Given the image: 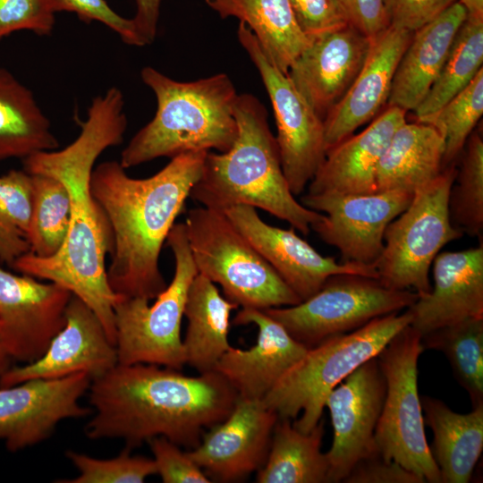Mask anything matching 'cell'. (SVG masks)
<instances>
[{
	"label": "cell",
	"mask_w": 483,
	"mask_h": 483,
	"mask_svg": "<svg viewBox=\"0 0 483 483\" xmlns=\"http://www.w3.org/2000/svg\"><path fill=\"white\" fill-rule=\"evenodd\" d=\"M122 91L112 87L96 97L80 123L78 137L65 148L34 153L23 158L30 174H47L61 181L71 202L70 225L60 250L48 258L28 252L12 267L37 279L55 283L83 301L98 317L115 344L114 306L123 297L111 289L106 257L114 245L109 222L90 189L97 157L121 144L127 128Z\"/></svg>",
	"instance_id": "6da1fadb"
},
{
	"label": "cell",
	"mask_w": 483,
	"mask_h": 483,
	"mask_svg": "<svg viewBox=\"0 0 483 483\" xmlns=\"http://www.w3.org/2000/svg\"><path fill=\"white\" fill-rule=\"evenodd\" d=\"M90 439H122L127 449L156 436L193 449L206 428L230 414L238 394L216 370L189 377L154 364H117L91 380Z\"/></svg>",
	"instance_id": "7a4b0ae2"
},
{
	"label": "cell",
	"mask_w": 483,
	"mask_h": 483,
	"mask_svg": "<svg viewBox=\"0 0 483 483\" xmlns=\"http://www.w3.org/2000/svg\"><path fill=\"white\" fill-rule=\"evenodd\" d=\"M208 152L174 157L157 174L141 179L128 175L117 161L93 168L90 189L113 233L106 273L114 293L150 301L166 287L160 252L200 176Z\"/></svg>",
	"instance_id": "3957f363"
},
{
	"label": "cell",
	"mask_w": 483,
	"mask_h": 483,
	"mask_svg": "<svg viewBox=\"0 0 483 483\" xmlns=\"http://www.w3.org/2000/svg\"><path fill=\"white\" fill-rule=\"evenodd\" d=\"M233 113L238 125L233 145L225 152L207 153L189 198L220 212L237 205L260 208L309 234L323 214L292 193L266 107L251 94H238Z\"/></svg>",
	"instance_id": "277c9868"
},
{
	"label": "cell",
	"mask_w": 483,
	"mask_h": 483,
	"mask_svg": "<svg viewBox=\"0 0 483 483\" xmlns=\"http://www.w3.org/2000/svg\"><path fill=\"white\" fill-rule=\"evenodd\" d=\"M140 78L154 92L157 106L152 120L122 151L123 167L193 151L225 152L233 145L238 135L233 113L238 94L227 74L178 81L147 66Z\"/></svg>",
	"instance_id": "5b68a950"
},
{
	"label": "cell",
	"mask_w": 483,
	"mask_h": 483,
	"mask_svg": "<svg viewBox=\"0 0 483 483\" xmlns=\"http://www.w3.org/2000/svg\"><path fill=\"white\" fill-rule=\"evenodd\" d=\"M411 320L406 309L309 348L263 398L264 404L280 419H293L301 413L292 424L302 432L310 431L321 419L330 392L361 364L377 357Z\"/></svg>",
	"instance_id": "8992f818"
},
{
	"label": "cell",
	"mask_w": 483,
	"mask_h": 483,
	"mask_svg": "<svg viewBox=\"0 0 483 483\" xmlns=\"http://www.w3.org/2000/svg\"><path fill=\"white\" fill-rule=\"evenodd\" d=\"M198 273L242 309L264 310L301 301L224 212L199 206L184 223Z\"/></svg>",
	"instance_id": "52a82bcc"
},
{
	"label": "cell",
	"mask_w": 483,
	"mask_h": 483,
	"mask_svg": "<svg viewBox=\"0 0 483 483\" xmlns=\"http://www.w3.org/2000/svg\"><path fill=\"white\" fill-rule=\"evenodd\" d=\"M166 243L174 258L171 283L153 304L122 297L114 306L118 364H154L180 370L185 365L181 324L190 285L198 274L184 223L174 224Z\"/></svg>",
	"instance_id": "ba28073f"
},
{
	"label": "cell",
	"mask_w": 483,
	"mask_h": 483,
	"mask_svg": "<svg viewBox=\"0 0 483 483\" xmlns=\"http://www.w3.org/2000/svg\"><path fill=\"white\" fill-rule=\"evenodd\" d=\"M421 335L411 325L398 332L377 354L386 395L375 430L377 453L415 473L425 482L441 483L428 445L420 397L418 360Z\"/></svg>",
	"instance_id": "9c48e42d"
},
{
	"label": "cell",
	"mask_w": 483,
	"mask_h": 483,
	"mask_svg": "<svg viewBox=\"0 0 483 483\" xmlns=\"http://www.w3.org/2000/svg\"><path fill=\"white\" fill-rule=\"evenodd\" d=\"M456 168L444 167L430 182L418 189L409 206L384 233L383 250L374 263L378 280L396 290H431L430 267L440 250L463 234L455 229L448 210L449 191Z\"/></svg>",
	"instance_id": "30bf717a"
},
{
	"label": "cell",
	"mask_w": 483,
	"mask_h": 483,
	"mask_svg": "<svg viewBox=\"0 0 483 483\" xmlns=\"http://www.w3.org/2000/svg\"><path fill=\"white\" fill-rule=\"evenodd\" d=\"M418 298L415 292L389 288L376 278L343 274L328 277L317 292L296 305L263 311L309 349L376 318L408 309Z\"/></svg>",
	"instance_id": "8fae6325"
},
{
	"label": "cell",
	"mask_w": 483,
	"mask_h": 483,
	"mask_svg": "<svg viewBox=\"0 0 483 483\" xmlns=\"http://www.w3.org/2000/svg\"><path fill=\"white\" fill-rule=\"evenodd\" d=\"M237 36L258 71L271 100L283 172L292 193L300 195L326 157L324 121L296 89L289 76L266 55L243 22L239 24Z\"/></svg>",
	"instance_id": "7c38bea8"
},
{
	"label": "cell",
	"mask_w": 483,
	"mask_h": 483,
	"mask_svg": "<svg viewBox=\"0 0 483 483\" xmlns=\"http://www.w3.org/2000/svg\"><path fill=\"white\" fill-rule=\"evenodd\" d=\"M413 193L402 191L366 194H309L301 204L322 213L311 229L336 247L341 262L374 264L384 247L386 226L410 204Z\"/></svg>",
	"instance_id": "4fadbf2b"
},
{
	"label": "cell",
	"mask_w": 483,
	"mask_h": 483,
	"mask_svg": "<svg viewBox=\"0 0 483 483\" xmlns=\"http://www.w3.org/2000/svg\"><path fill=\"white\" fill-rule=\"evenodd\" d=\"M91 380L78 372L0 386V441L17 452L46 440L64 419L91 415L92 409L80 403Z\"/></svg>",
	"instance_id": "5bb4252c"
},
{
	"label": "cell",
	"mask_w": 483,
	"mask_h": 483,
	"mask_svg": "<svg viewBox=\"0 0 483 483\" xmlns=\"http://www.w3.org/2000/svg\"><path fill=\"white\" fill-rule=\"evenodd\" d=\"M224 213L301 301L317 292L335 275L378 279L374 264L337 262L334 257L323 256L293 227L283 229L264 222L255 208L237 205Z\"/></svg>",
	"instance_id": "9a60e30c"
},
{
	"label": "cell",
	"mask_w": 483,
	"mask_h": 483,
	"mask_svg": "<svg viewBox=\"0 0 483 483\" xmlns=\"http://www.w3.org/2000/svg\"><path fill=\"white\" fill-rule=\"evenodd\" d=\"M386 395V381L377 357L371 358L336 386L325 407L331 416L334 438L326 453L328 482H343L361 459L377 453L375 430Z\"/></svg>",
	"instance_id": "2e32d148"
},
{
	"label": "cell",
	"mask_w": 483,
	"mask_h": 483,
	"mask_svg": "<svg viewBox=\"0 0 483 483\" xmlns=\"http://www.w3.org/2000/svg\"><path fill=\"white\" fill-rule=\"evenodd\" d=\"M72 293L52 282L0 267V336L11 359L40 358L65 325Z\"/></svg>",
	"instance_id": "e0dca14e"
},
{
	"label": "cell",
	"mask_w": 483,
	"mask_h": 483,
	"mask_svg": "<svg viewBox=\"0 0 483 483\" xmlns=\"http://www.w3.org/2000/svg\"><path fill=\"white\" fill-rule=\"evenodd\" d=\"M277 419L262 400L238 397L227 418L209 428L187 453L210 479H243L264 465Z\"/></svg>",
	"instance_id": "ac0fdd59"
},
{
	"label": "cell",
	"mask_w": 483,
	"mask_h": 483,
	"mask_svg": "<svg viewBox=\"0 0 483 483\" xmlns=\"http://www.w3.org/2000/svg\"><path fill=\"white\" fill-rule=\"evenodd\" d=\"M117 364L115 344L100 319L72 294L65 311V325L43 355L22 366L10 367L0 377V386L35 378H59L78 372H85L94 379Z\"/></svg>",
	"instance_id": "d6986e66"
},
{
	"label": "cell",
	"mask_w": 483,
	"mask_h": 483,
	"mask_svg": "<svg viewBox=\"0 0 483 483\" xmlns=\"http://www.w3.org/2000/svg\"><path fill=\"white\" fill-rule=\"evenodd\" d=\"M371 38L352 23L309 39L287 75L324 121L362 68Z\"/></svg>",
	"instance_id": "ffe728a7"
},
{
	"label": "cell",
	"mask_w": 483,
	"mask_h": 483,
	"mask_svg": "<svg viewBox=\"0 0 483 483\" xmlns=\"http://www.w3.org/2000/svg\"><path fill=\"white\" fill-rule=\"evenodd\" d=\"M233 323L256 325L258 330L257 342L246 350L231 346L214 370L229 382L239 398L263 400L308 348L263 310L242 309Z\"/></svg>",
	"instance_id": "44dd1931"
},
{
	"label": "cell",
	"mask_w": 483,
	"mask_h": 483,
	"mask_svg": "<svg viewBox=\"0 0 483 483\" xmlns=\"http://www.w3.org/2000/svg\"><path fill=\"white\" fill-rule=\"evenodd\" d=\"M412 33L389 25L371 39L359 74L324 118L326 150L373 119L388 101L396 67Z\"/></svg>",
	"instance_id": "7402d4cb"
},
{
	"label": "cell",
	"mask_w": 483,
	"mask_h": 483,
	"mask_svg": "<svg viewBox=\"0 0 483 483\" xmlns=\"http://www.w3.org/2000/svg\"><path fill=\"white\" fill-rule=\"evenodd\" d=\"M434 284L407 309L420 335L469 318H483V243L440 252L433 263Z\"/></svg>",
	"instance_id": "603a6c76"
},
{
	"label": "cell",
	"mask_w": 483,
	"mask_h": 483,
	"mask_svg": "<svg viewBox=\"0 0 483 483\" xmlns=\"http://www.w3.org/2000/svg\"><path fill=\"white\" fill-rule=\"evenodd\" d=\"M405 116L403 109L388 106L361 132L329 148L309 183L308 193L376 192L378 161L394 131L406 122Z\"/></svg>",
	"instance_id": "cb8c5ba5"
},
{
	"label": "cell",
	"mask_w": 483,
	"mask_h": 483,
	"mask_svg": "<svg viewBox=\"0 0 483 483\" xmlns=\"http://www.w3.org/2000/svg\"><path fill=\"white\" fill-rule=\"evenodd\" d=\"M466 18L465 8L456 2L412 33L394 72L388 106L406 112L417 108L436 80Z\"/></svg>",
	"instance_id": "d4e9b609"
},
{
	"label": "cell",
	"mask_w": 483,
	"mask_h": 483,
	"mask_svg": "<svg viewBox=\"0 0 483 483\" xmlns=\"http://www.w3.org/2000/svg\"><path fill=\"white\" fill-rule=\"evenodd\" d=\"M445 140L433 126L402 123L393 134L377 167V191H415L444 169Z\"/></svg>",
	"instance_id": "484cf974"
},
{
	"label": "cell",
	"mask_w": 483,
	"mask_h": 483,
	"mask_svg": "<svg viewBox=\"0 0 483 483\" xmlns=\"http://www.w3.org/2000/svg\"><path fill=\"white\" fill-rule=\"evenodd\" d=\"M420 402L424 423L433 432L430 451L441 482H469L483 448V404L462 414L430 396L420 397Z\"/></svg>",
	"instance_id": "4316f807"
},
{
	"label": "cell",
	"mask_w": 483,
	"mask_h": 483,
	"mask_svg": "<svg viewBox=\"0 0 483 483\" xmlns=\"http://www.w3.org/2000/svg\"><path fill=\"white\" fill-rule=\"evenodd\" d=\"M238 306L222 296L213 282L200 274L188 290L183 316L188 320L182 341L185 364L199 373L214 370L230 349V316Z\"/></svg>",
	"instance_id": "83f0119b"
},
{
	"label": "cell",
	"mask_w": 483,
	"mask_h": 483,
	"mask_svg": "<svg viewBox=\"0 0 483 483\" xmlns=\"http://www.w3.org/2000/svg\"><path fill=\"white\" fill-rule=\"evenodd\" d=\"M222 18L246 24L266 55L285 74L309 39L295 19L289 0H206Z\"/></svg>",
	"instance_id": "f1b7e54d"
},
{
	"label": "cell",
	"mask_w": 483,
	"mask_h": 483,
	"mask_svg": "<svg viewBox=\"0 0 483 483\" xmlns=\"http://www.w3.org/2000/svg\"><path fill=\"white\" fill-rule=\"evenodd\" d=\"M57 148L50 122L31 90L0 68V161Z\"/></svg>",
	"instance_id": "f546056e"
},
{
	"label": "cell",
	"mask_w": 483,
	"mask_h": 483,
	"mask_svg": "<svg viewBox=\"0 0 483 483\" xmlns=\"http://www.w3.org/2000/svg\"><path fill=\"white\" fill-rule=\"evenodd\" d=\"M290 419L278 418L269 452L258 470V483L328 482V461L321 452L324 420L309 432L297 429Z\"/></svg>",
	"instance_id": "4dcf8cb0"
},
{
	"label": "cell",
	"mask_w": 483,
	"mask_h": 483,
	"mask_svg": "<svg viewBox=\"0 0 483 483\" xmlns=\"http://www.w3.org/2000/svg\"><path fill=\"white\" fill-rule=\"evenodd\" d=\"M424 350L443 352L472 408L483 404V318H469L421 335Z\"/></svg>",
	"instance_id": "1f68e13d"
},
{
	"label": "cell",
	"mask_w": 483,
	"mask_h": 483,
	"mask_svg": "<svg viewBox=\"0 0 483 483\" xmlns=\"http://www.w3.org/2000/svg\"><path fill=\"white\" fill-rule=\"evenodd\" d=\"M483 64V19L468 17L453 39L445 62L425 98L413 111L430 115L466 88Z\"/></svg>",
	"instance_id": "d6a6232c"
},
{
	"label": "cell",
	"mask_w": 483,
	"mask_h": 483,
	"mask_svg": "<svg viewBox=\"0 0 483 483\" xmlns=\"http://www.w3.org/2000/svg\"><path fill=\"white\" fill-rule=\"evenodd\" d=\"M31 176L30 253L39 258L55 255L64 244L70 225L71 202L65 185L47 174Z\"/></svg>",
	"instance_id": "836d02e7"
},
{
	"label": "cell",
	"mask_w": 483,
	"mask_h": 483,
	"mask_svg": "<svg viewBox=\"0 0 483 483\" xmlns=\"http://www.w3.org/2000/svg\"><path fill=\"white\" fill-rule=\"evenodd\" d=\"M460 156V167L449 191L450 220L462 234L482 238L483 140L479 132L469 136Z\"/></svg>",
	"instance_id": "e575fe53"
},
{
	"label": "cell",
	"mask_w": 483,
	"mask_h": 483,
	"mask_svg": "<svg viewBox=\"0 0 483 483\" xmlns=\"http://www.w3.org/2000/svg\"><path fill=\"white\" fill-rule=\"evenodd\" d=\"M31 176L13 169L0 175V261L12 267L30 251Z\"/></svg>",
	"instance_id": "d590c367"
},
{
	"label": "cell",
	"mask_w": 483,
	"mask_h": 483,
	"mask_svg": "<svg viewBox=\"0 0 483 483\" xmlns=\"http://www.w3.org/2000/svg\"><path fill=\"white\" fill-rule=\"evenodd\" d=\"M482 114L483 68L466 88L435 113L418 121L433 126L444 138V167L454 165Z\"/></svg>",
	"instance_id": "8d00e7d4"
},
{
	"label": "cell",
	"mask_w": 483,
	"mask_h": 483,
	"mask_svg": "<svg viewBox=\"0 0 483 483\" xmlns=\"http://www.w3.org/2000/svg\"><path fill=\"white\" fill-rule=\"evenodd\" d=\"M66 456L78 475L60 479V483H142L148 476L157 474L153 459L132 456L127 448L110 459H97L74 451H67Z\"/></svg>",
	"instance_id": "74e56055"
},
{
	"label": "cell",
	"mask_w": 483,
	"mask_h": 483,
	"mask_svg": "<svg viewBox=\"0 0 483 483\" xmlns=\"http://www.w3.org/2000/svg\"><path fill=\"white\" fill-rule=\"evenodd\" d=\"M55 14L48 0H0V39L23 30L49 35L55 23Z\"/></svg>",
	"instance_id": "f35d334b"
},
{
	"label": "cell",
	"mask_w": 483,
	"mask_h": 483,
	"mask_svg": "<svg viewBox=\"0 0 483 483\" xmlns=\"http://www.w3.org/2000/svg\"><path fill=\"white\" fill-rule=\"evenodd\" d=\"M55 13L69 12L77 14L83 21H99L118 34L131 46L143 47L146 42L140 36L133 19H127L115 13L106 0H48Z\"/></svg>",
	"instance_id": "ab89813d"
},
{
	"label": "cell",
	"mask_w": 483,
	"mask_h": 483,
	"mask_svg": "<svg viewBox=\"0 0 483 483\" xmlns=\"http://www.w3.org/2000/svg\"><path fill=\"white\" fill-rule=\"evenodd\" d=\"M295 19L309 39L351 23L343 0H289Z\"/></svg>",
	"instance_id": "60d3db41"
},
{
	"label": "cell",
	"mask_w": 483,
	"mask_h": 483,
	"mask_svg": "<svg viewBox=\"0 0 483 483\" xmlns=\"http://www.w3.org/2000/svg\"><path fill=\"white\" fill-rule=\"evenodd\" d=\"M154 462L162 481L165 483H208L207 474L194 462L187 452L164 436H156L148 441Z\"/></svg>",
	"instance_id": "b9f144b4"
},
{
	"label": "cell",
	"mask_w": 483,
	"mask_h": 483,
	"mask_svg": "<svg viewBox=\"0 0 483 483\" xmlns=\"http://www.w3.org/2000/svg\"><path fill=\"white\" fill-rule=\"evenodd\" d=\"M455 0H386L388 25L414 32L426 25Z\"/></svg>",
	"instance_id": "7bdbcfd3"
},
{
	"label": "cell",
	"mask_w": 483,
	"mask_h": 483,
	"mask_svg": "<svg viewBox=\"0 0 483 483\" xmlns=\"http://www.w3.org/2000/svg\"><path fill=\"white\" fill-rule=\"evenodd\" d=\"M346 483H424L396 462L374 453L359 461L344 478Z\"/></svg>",
	"instance_id": "ee69618b"
},
{
	"label": "cell",
	"mask_w": 483,
	"mask_h": 483,
	"mask_svg": "<svg viewBox=\"0 0 483 483\" xmlns=\"http://www.w3.org/2000/svg\"><path fill=\"white\" fill-rule=\"evenodd\" d=\"M351 23L369 38L387 28L386 0H346Z\"/></svg>",
	"instance_id": "f6af8a7d"
},
{
	"label": "cell",
	"mask_w": 483,
	"mask_h": 483,
	"mask_svg": "<svg viewBox=\"0 0 483 483\" xmlns=\"http://www.w3.org/2000/svg\"><path fill=\"white\" fill-rule=\"evenodd\" d=\"M136 14L133 21L146 44L152 43L157 35L162 0H134Z\"/></svg>",
	"instance_id": "bcb514c9"
},
{
	"label": "cell",
	"mask_w": 483,
	"mask_h": 483,
	"mask_svg": "<svg viewBox=\"0 0 483 483\" xmlns=\"http://www.w3.org/2000/svg\"><path fill=\"white\" fill-rule=\"evenodd\" d=\"M468 17L483 19V0H460Z\"/></svg>",
	"instance_id": "7dc6e473"
},
{
	"label": "cell",
	"mask_w": 483,
	"mask_h": 483,
	"mask_svg": "<svg viewBox=\"0 0 483 483\" xmlns=\"http://www.w3.org/2000/svg\"><path fill=\"white\" fill-rule=\"evenodd\" d=\"M11 360L0 336V377L10 368L9 363Z\"/></svg>",
	"instance_id": "c3c4849f"
},
{
	"label": "cell",
	"mask_w": 483,
	"mask_h": 483,
	"mask_svg": "<svg viewBox=\"0 0 483 483\" xmlns=\"http://www.w3.org/2000/svg\"><path fill=\"white\" fill-rule=\"evenodd\" d=\"M345 1H346V0H343V4H344V5H345ZM345 7H346V6H345ZM346 9H347V8H346Z\"/></svg>",
	"instance_id": "681fc988"
}]
</instances>
